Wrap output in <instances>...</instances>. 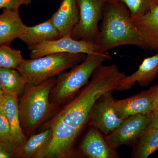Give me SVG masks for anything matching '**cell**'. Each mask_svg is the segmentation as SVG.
Wrapping results in <instances>:
<instances>
[{
    "mask_svg": "<svg viewBox=\"0 0 158 158\" xmlns=\"http://www.w3.org/2000/svg\"><path fill=\"white\" fill-rule=\"evenodd\" d=\"M125 76L116 65L102 64L94 73L90 81L48 123L61 122L80 133L89 120L98 99L106 92L117 90Z\"/></svg>",
    "mask_w": 158,
    "mask_h": 158,
    "instance_id": "6da1fadb",
    "label": "cell"
},
{
    "mask_svg": "<svg viewBox=\"0 0 158 158\" xmlns=\"http://www.w3.org/2000/svg\"><path fill=\"white\" fill-rule=\"evenodd\" d=\"M102 22L95 44L98 52L106 53L123 45H133L151 50L144 36L135 25L126 7L120 2H106Z\"/></svg>",
    "mask_w": 158,
    "mask_h": 158,
    "instance_id": "7a4b0ae2",
    "label": "cell"
},
{
    "mask_svg": "<svg viewBox=\"0 0 158 158\" xmlns=\"http://www.w3.org/2000/svg\"><path fill=\"white\" fill-rule=\"evenodd\" d=\"M56 82L52 77L38 85H26L19 103L21 125L26 137L52 113L55 106L50 101V95Z\"/></svg>",
    "mask_w": 158,
    "mask_h": 158,
    "instance_id": "3957f363",
    "label": "cell"
},
{
    "mask_svg": "<svg viewBox=\"0 0 158 158\" xmlns=\"http://www.w3.org/2000/svg\"><path fill=\"white\" fill-rule=\"evenodd\" d=\"M111 59V56L106 53L88 54L84 61L69 72L60 74L51 90V102L61 104L70 99L88 84L98 67Z\"/></svg>",
    "mask_w": 158,
    "mask_h": 158,
    "instance_id": "277c9868",
    "label": "cell"
},
{
    "mask_svg": "<svg viewBox=\"0 0 158 158\" xmlns=\"http://www.w3.org/2000/svg\"><path fill=\"white\" fill-rule=\"evenodd\" d=\"M87 55L68 53L50 54L25 60L17 70L27 84L36 85L72 68L85 60Z\"/></svg>",
    "mask_w": 158,
    "mask_h": 158,
    "instance_id": "5b68a950",
    "label": "cell"
},
{
    "mask_svg": "<svg viewBox=\"0 0 158 158\" xmlns=\"http://www.w3.org/2000/svg\"><path fill=\"white\" fill-rule=\"evenodd\" d=\"M79 21L71 36L95 43L99 33L98 23L102 19L106 0H77Z\"/></svg>",
    "mask_w": 158,
    "mask_h": 158,
    "instance_id": "8992f818",
    "label": "cell"
},
{
    "mask_svg": "<svg viewBox=\"0 0 158 158\" xmlns=\"http://www.w3.org/2000/svg\"><path fill=\"white\" fill-rule=\"evenodd\" d=\"M31 59L39 58L50 54L68 53L86 55L98 52L94 43L83 40L73 39L70 35L41 43L29 48Z\"/></svg>",
    "mask_w": 158,
    "mask_h": 158,
    "instance_id": "52a82bcc",
    "label": "cell"
},
{
    "mask_svg": "<svg viewBox=\"0 0 158 158\" xmlns=\"http://www.w3.org/2000/svg\"><path fill=\"white\" fill-rule=\"evenodd\" d=\"M45 128L52 129V134L43 158H67L73 155V145L79 132L59 121L48 123Z\"/></svg>",
    "mask_w": 158,
    "mask_h": 158,
    "instance_id": "ba28073f",
    "label": "cell"
},
{
    "mask_svg": "<svg viewBox=\"0 0 158 158\" xmlns=\"http://www.w3.org/2000/svg\"><path fill=\"white\" fill-rule=\"evenodd\" d=\"M153 115V113L138 114L128 117L113 131L106 135V141L110 147L116 150L122 145L130 144L137 141Z\"/></svg>",
    "mask_w": 158,
    "mask_h": 158,
    "instance_id": "9c48e42d",
    "label": "cell"
},
{
    "mask_svg": "<svg viewBox=\"0 0 158 158\" xmlns=\"http://www.w3.org/2000/svg\"><path fill=\"white\" fill-rule=\"evenodd\" d=\"M113 92H106L98 99L91 109L89 117L92 126L106 135L113 131L123 121L115 113Z\"/></svg>",
    "mask_w": 158,
    "mask_h": 158,
    "instance_id": "30bf717a",
    "label": "cell"
},
{
    "mask_svg": "<svg viewBox=\"0 0 158 158\" xmlns=\"http://www.w3.org/2000/svg\"><path fill=\"white\" fill-rule=\"evenodd\" d=\"M114 106L116 115L124 120L137 114L153 113V97L149 89L128 98L115 100Z\"/></svg>",
    "mask_w": 158,
    "mask_h": 158,
    "instance_id": "8fae6325",
    "label": "cell"
},
{
    "mask_svg": "<svg viewBox=\"0 0 158 158\" xmlns=\"http://www.w3.org/2000/svg\"><path fill=\"white\" fill-rule=\"evenodd\" d=\"M158 75V51L152 56L144 59L138 70L126 76L119 82L117 90H129L138 83L141 87H146Z\"/></svg>",
    "mask_w": 158,
    "mask_h": 158,
    "instance_id": "7c38bea8",
    "label": "cell"
},
{
    "mask_svg": "<svg viewBox=\"0 0 158 158\" xmlns=\"http://www.w3.org/2000/svg\"><path fill=\"white\" fill-rule=\"evenodd\" d=\"M96 127L92 126L82 141L80 149L84 155L90 158H118L116 150L110 147Z\"/></svg>",
    "mask_w": 158,
    "mask_h": 158,
    "instance_id": "4fadbf2b",
    "label": "cell"
},
{
    "mask_svg": "<svg viewBox=\"0 0 158 158\" xmlns=\"http://www.w3.org/2000/svg\"><path fill=\"white\" fill-rule=\"evenodd\" d=\"M51 21L59 33V37L70 35L79 21L77 0H62Z\"/></svg>",
    "mask_w": 158,
    "mask_h": 158,
    "instance_id": "5bb4252c",
    "label": "cell"
},
{
    "mask_svg": "<svg viewBox=\"0 0 158 158\" xmlns=\"http://www.w3.org/2000/svg\"><path fill=\"white\" fill-rule=\"evenodd\" d=\"M2 110L9 121L15 144L21 146L27 141L20 119L18 98L4 93L1 100Z\"/></svg>",
    "mask_w": 158,
    "mask_h": 158,
    "instance_id": "9a60e30c",
    "label": "cell"
},
{
    "mask_svg": "<svg viewBox=\"0 0 158 158\" xmlns=\"http://www.w3.org/2000/svg\"><path fill=\"white\" fill-rule=\"evenodd\" d=\"M59 38V32L50 18L36 25L25 26L19 38L29 48L44 41Z\"/></svg>",
    "mask_w": 158,
    "mask_h": 158,
    "instance_id": "2e32d148",
    "label": "cell"
},
{
    "mask_svg": "<svg viewBox=\"0 0 158 158\" xmlns=\"http://www.w3.org/2000/svg\"><path fill=\"white\" fill-rule=\"evenodd\" d=\"M24 24L19 10L4 9L0 15V45L8 44L19 38Z\"/></svg>",
    "mask_w": 158,
    "mask_h": 158,
    "instance_id": "e0dca14e",
    "label": "cell"
},
{
    "mask_svg": "<svg viewBox=\"0 0 158 158\" xmlns=\"http://www.w3.org/2000/svg\"><path fill=\"white\" fill-rule=\"evenodd\" d=\"M146 40L151 50L158 51V5L154 4L144 15L132 18Z\"/></svg>",
    "mask_w": 158,
    "mask_h": 158,
    "instance_id": "ac0fdd59",
    "label": "cell"
},
{
    "mask_svg": "<svg viewBox=\"0 0 158 158\" xmlns=\"http://www.w3.org/2000/svg\"><path fill=\"white\" fill-rule=\"evenodd\" d=\"M52 131L50 128L31 136L17 149V158H43L51 138Z\"/></svg>",
    "mask_w": 158,
    "mask_h": 158,
    "instance_id": "d6986e66",
    "label": "cell"
},
{
    "mask_svg": "<svg viewBox=\"0 0 158 158\" xmlns=\"http://www.w3.org/2000/svg\"><path fill=\"white\" fill-rule=\"evenodd\" d=\"M27 82L16 69L0 68V87L4 93L18 98L23 94Z\"/></svg>",
    "mask_w": 158,
    "mask_h": 158,
    "instance_id": "ffe728a7",
    "label": "cell"
},
{
    "mask_svg": "<svg viewBox=\"0 0 158 158\" xmlns=\"http://www.w3.org/2000/svg\"><path fill=\"white\" fill-rule=\"evenodd\" d=\"M133 149L132 156L147 158L158 149V131L142 132Z\"/></svg>",
    "mask_w": 158,
    "mask_h": 158,
    "instance_id": "44dd1931",
    "label": "cell"
},
{
    "mask_svg": "<svg viewBox=\"0 0 158 158\" xmlns=\"http://www.w3.org/2000/svg\"><path fill=\"white\" fill-rule=\"evenodd\" d=\"M25 60L20 51L12 48L8 44L0 45V68L17 69Z\"/></svg>",
    "mask_w": 158,
    "mask_h": 158,
    "instance_id": "7402d4cb",
    "label": "cell"
},
{
    "mask_svg": "<svg viewBox=\"0 0 158 158\" xmlns=\"http://www.w3.org/2000/svg\"><path fill=\"white\" fill-rule=\"evenodd\" d=\"M128 10L132 18L140 17L149 11L155 0H119Z\"/></svg>",
    "mask_w": 158,
    "mask_h": 158,
    "instance_id": "603a6c76",
    "label": "cell"
},
{
    "mask_svg": "<svg viewBox=\"0 0 158 158\" xmlns=\"http://www.w3.org/2000/svg\"><path fill=\"white\" fill-rule=\"evenodd\" d=\"M0 141L15 144L10 124L3 112L0 114Z\"/></svg>",
    "mask_w": 158,
    "mask_h": 158,
    "instance_id": "cb8c5ba5",
    "label": "cell"
},
{
    "mask_svg": "<svg viewBox=\"0 0 158 158\" xmlns=\"http://www.w3.org/2000/svg\"><path fill=\"white\" fill-rule=\"evenodd\" d=\"M17 146L0 141V158H17Z\"/></svg>",
    "mask_w": 158,
    "mask_h": 158,
    "instance_id": "d4e9b609",
    "label": "cell"
},
{
    "mask_svg": "<svg viewBox=\"0 0 158 158\" xmlns=\"http://www.w3.org/2000/svg\"><path fill=\"white\" fill-rule=\"evenodd\" d=\"M32 0H0V9L18 10L22 6H28Z\"/></svg>",
    "mask_w": 158,
    "mask_h": 158,
    "instance_id": "484cf974",
    "label": "cell"
},
{
    "mask_svg": "<svg viewBox=\"0 0 158 158\" xmlns=\"http://www.w3.org/2000/svg\"><path fill=\"white\" fill-rule=\"evenodd\" d=\"M153 113L151 120L143 132H152L158 131V111Z\"/></svg>",
    "mask_w": 158,
    "mask_h": 158,
    "instance_id": "4316f807",
    "label": "cell"
},
{
    "mask_svg": "<svg viewBox=\"0 0 158 158\" xmlns=\"http://www.w3.org/2000/svg\"><path fill=\"white\" fill-rule=\"evenodd\" d=\"M150 89L153 97V113H155L158 111V85L151 87Z\"/></svg>",
    "mask_w": 158,
    "mask_h": 158,
    "instance_id": "83f0119b",
    "label": "cell"
},
{
    "mask_svg": "<svg viewBox=\"0 0 158 158\" xmlns=\"http://www.w3.org/2000/svg\"><path fill=\"white\" fill-rule=\"evenodd\" d=\"M4 94V93L3 92L2 89H1V87H0V101H1L2 98Z\"/></svg>",
    "mask_w": 158,
    "mask_h": 158,
    "instance_id": "f1b7e54d",
    "label": "cell"
},
{
    "mask_svg": "<svg viewBox=\"0 0 158 158\" xmlns=\"http://www.w3.org/2000/svg\"><path fill=\"white\" fill-rule=\"evenodd\" d=\"M107 2H118L119 0H106Z\"/></svg>",
    "mask_w": 158,
    "mask_h": 158,
    "instance_id": "f546056e",
    "label": "cell"
},
{
    "mask_svg": "<svg viewBox=\"0 0 158 158\" xmlns=\"http://www.w3.org/2000/svg\"><path fill=\"white\" fill-rule=\"evenodd\" d=\"M2 104H1V101H0V114L2 113Z\"/></svg>",
    "mask_w": 158,
    "mask_h": 158,
    "instance_id": "4dcf8cb0",
    "label": "cell"
},
{
    "mask_svg": "<svg viewBox=\"0 0 158 158\" xmlns=\"http://www.w3.org/2000/svg\"><path fill=\"white\" fill-rule=\"evenodd\" d=\"M155 2L156 4L158 5V0H155Z\"/></svg>",
    "mask_w": 158,
    "mask_h": 158,
    "instance_id": "1f68e13d",
    "label": "cell"
}]
</instances>
